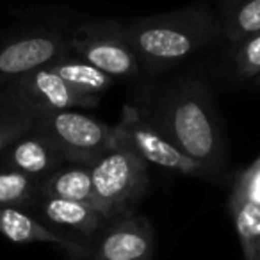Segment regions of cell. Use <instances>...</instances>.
I'll return each mask as SVG.
<instances>
[{
	"label": "cell",
	"instance_id": "6da1fadb",
	"mask_svg": "<svg viewBox=\"0 0 260 260\" xmlns=\"http://www.w3.org/2000/svg\"><path fill=\"white\" fill-rule=\"evenodd\" d=\"M121 32L141 61L175 64L223 36V27L207 4H192L162 15L119 22Z\"/></svg>",
	"mask_w": 260,
	"mask_h": 260
},
{
	"label": "cell",
	"instance_id": "7a4b0ae2",
	"mask_svg": "<svg viewBox=\"0 0 260 260\" xmlns=\"http://www.w3.org/2000/svg\"><path fill=\"white\" fill-rule=\"evenodd\" d=\"M166 138L185 155L210 170L219 162L221 141L205 87L187 82L171 96L162 112Z\"/></svg>",
	"mask_w": 260,
	"mask_h": 260
},
{
	"label": "cell",
	"instance_id": "3957f363",
	"mask_svg": "<svg viewBox=\"0 0 260 260\" xmlns=\"http://www.w3.org/2000/svg\"><path fill=\"white\" fill-rule=\"evenodd\" d=\"M98 210L107 221L134 214L148 189V162L123 145L89 166Z\"/></svg>",
	"mask_w": 260,
	"mask_h": 260
},
{
	"label": "cell",
	"instance_id": "277c9868",
	"mask_svg": "<svg viewBox=\"0 0 260 260\" xmlns=\"http://www.w3.org/2000/svg\"><path fill=\"white\" fill-rule=\"evenodd\" d=\"M32 130L61 152L66 162L91 166L119 145L112 125L79 111H55L34 116Z\"/></svg>",
	"mask_w": 260,
	"mask_h": 260
},
{
	"label": "cell",
	"instance_id": "5b68a950",
	"mask_svg": "<svg viewBox=\"0 0 260 260\" xmlns=\"http://www.w3.org/2000/svg\"><path fill=\"white\" fill-rule=\"evenodd\" d=\"M70 52L100 68L112 79L134 77L139 72V55L121 32L119 22L84 23L68 36Z\"/></svg>",
	"mask_w": 260,
	"mask_h": 260
},
{
	"label": "cell",
	"instance_id": "8992f818",
	"mask_svg": "<svg viewBox=\"0 0 260 260\" xmlns=\"http://www.w3.org/2000/svg\"><path fill=\"white\" fill-rule=\"evenodd\" d=\"M16 109L30 114H45L55 111H79L96 107L100 96L87 94L70 86L48 66L23 73L8 80Z\"/></svg>",
	"mask_w": 260,
	"mask_h": 260
},
{
	"label": "cell",
	"instance_id": "52a82bcc",
	"mask_svg": "<svg viewBox=\"0 0 260 260\" xmlns=\"http://www.w3.org/2000/svg\"><path fill=\"white\" fill-rule=\"evenodd\" d=\"M114 128L119 145L136 152L148 164H155L164 170L178 171L184 175H203L209 171L203 164L177 148L162 132L145 121L132 105L123 107L119 121L114 125Z\"/></svg>",
	"mask_w": 260,
	"mask_h": 260
},
{
	"label": "cell",
	"instance_id": "ba28073f",
	"mask_svg": "<svg viewBox=\"0 0 260 260\" xmlns=\"http://www.w3.org/2000/svg\"><path fill=\"white\" fill-rule=\"evenodd\" d=\"M155 234L146 217L130 216L109 221L94 246H89L87 260H152Z\"/></svg>",
	"mask_w": 260,
	"mask_h": 260
},
{
	"label": "cell",
	"instance_id": "9c48e42d",
	"mask_svg": "<svg viewBox=\"0 0 260 260\" xmlns=\"http://www.w3.org/2000/svg\"><path fill=\"white\" fill-rule=\"evenodd\" d=\"M68 52V36L64 34L38 32L16 38L0 47V82L45 68Z\"/></svg>",
	"mask_w": 260,
	"mask_h": 260
},
{
	"label": "cell",
	"instance_id": "30bf717a",
	"mask_svg": "<svg viewBox=\"0 0 260 260\" xmlns=\"http://www.w3.org/2000/svg\"><path fill=\"white\" fill-rule=\"evenodd\" d=\"M0 234L18 244H27V242L54 244L79 260H87L89 256V246H84L66 235H61L59 232L50 230L45 224H41L34 216L27 214L23 209H16V207L0 209Z\"/></svg>",
	"mask_w": 260,
	"mask_h": 260
},
{
	"label": "cell",
	"instance_id": "8fae6325",
	"mask_svg": "<svg viewBox=\"0 0 260 260\" xmlns=\"http://www.w3.org/2000/svg\"><path fill=\"white\" fill-rule=\"evenodd\" d=\"M64 164L68 162L61 155V152L34 130L16 139L4 152V159H2L4 170H15L36 178L47 177Z\"/></svg>",
	"mask_w": 260,
	"mask_h": 260
},
{
	"label": "cell",
	"instance_id": "7c38bea8",
	"mask_svg": "<svg viewBox=\"0 0 260 260\" xmlns=\"http://www.w3.org/2000/svg\"><path fill=\"white\" fill-rule=\"evenodd\" d=\"M32 209L50 223L75 230L82 235H94L109 223L98 209L73 200L38 196Z\"/></svg>",
	"mask_w": 260,
	"mask_h": 260
},
{
	"label": "cell",
	"instance_id": "4fadbf2b",
	"mask_svg": "<svg viewBox=\"0 0 260 260\" xmlns=\"http://www.w3.org/2000/svg\"><path fill=\"white\" fill-rule=\"evenodd\" d=\"M38 194L82 202L98 209L89 166H77L75 164V166L66 168L64 164L47 177L38 178Z\"/></svg>",
	"mask_w": 260,
	"mask_h": 260
},
{
	"label": "cell",
	"instance_id": "5bb4252c",
	"mask_svg": "<svg viewBox=\"0 0 260 260\" xmlns=\"http://www.w3.org/2000/svg\"><path fill=\"white\" fill-rule=\"evenodd\" d=\"M48 68L54 70L59 77H62L70 86L87 94L102 96L112 84L111 75L102 72L100 68L93 66L91 62L84 61L82 57L75 55L73 52H68L62 57L55 59L52 64H48Z\"/></svg>",
	"mask_w": 260,
	"mask_h": 260
},
{
	"label": "cell",
	"instance_id": "9a60e30c",
	"mask_svg": "<svg viewBox=\"0 0 260 260\" xmlns=\"http://www.w3.org/2000/svg\"><path fill=\"white\" fill-rule=\"evenodd\" d=\"M230 210L241 241L244 260H256L260 253V205L232 192Z\"/></svg>",
	"mask_w": 260,
	"mask_h": 260
},
{
	"label": "cell",
	"instance_id": "2e32d148",
	"mask_svg": "<svg viewBox=\"0 0 260 260\" xmlns=\"http://www.w3.org/2000/svg\"><path fill=\"white\" fill-rule=\"evenodd\" d=\"M38 178L15 170L0 171V209H32L38 200Z\"/></svg>",
	"mask_w": 260,
	"mask_h": 260
},
{
	"label": "cell",
	"instance_id": "e0dca14e",
	"mask_svg": "<svg viewBox=\"0 0 260 260\" xmlns=\"http://www.w3.org/2000/svg\"><path fill=\"white\" fill-rule=\"evenodd\" d=\"M221 27L223 36L234 43L260 32V0H237L224 15Z\"/></svg>",
	"mask_w": 260,
	"mask_h": 260
},
{
	"label": "cell",
	"instance_id": "ac0fdd59",
	"mask_svg": "<svg viewBox=\"0 0 260 260\" xmlns=\"http://www.w3.org/2000/svg\"><path fill=\"white\" fill-rule=\"evenodd\" d=\"M235 70L242 79L260 75V32L251 34L237 43L235 50Z\"/></svg>",
	"mask_w": 260,
	"mask_h": 260
},
{
	"label": "cell",
	"instance_id": "d6986e66",
	"mask_svg": "<svg viewBox=\"0 0 260 260\" xmlns=\"http://www.w3.org/2000/svg\"><path fill=\"white\" fill-rule=\"evenodd\" d=\"M34 125V114L16 109V112L0 118V153H4L16 139L30 132Z\"/></svg>",
	"mask_w": 260,
	"mask_h": 260
},
{
	"label": "cell",
	"instance_id": "ffe728a7",
	"mask_svg": "<svg viewBox=\"0 0 260 260\" xmlns=\"http://www.w3.org/2000/svg\"><path fill=\"white\" fill-rule=\"evenodd\" d=\"M234 192L260 205V159L246 171L234 187Z\"/></svg>",
	"mask_w": 260,
	"mask_h": 260
},
{
	"label": "cell",
	"instance_id": "44dd1931",
	"mask_svg": "<svg viewBox=\"0 0 260 260\" xmlns=\"http://www.w3.org/2000/svg\"><path fill=\"white\" fill-rule=\"evenodd\" d=\"M256 260H260V253H258V258H256Z\"/></svg>",
	"mask_w": 260,
	"mask_h": 260
},
{
	"label": "cell",
	"instance_id": "7402d4cb",
	"mask_svg": "<svg viewBox=\"0 0 260 260\" xmlns=\"http://www.w3.org/2000/svg\"><path fill=\"white\" fill-rule=\"evenodd\" d=\"M258 82H260V75H258Z\"/></svg>",
	"mask_w": 260,
	"mask_h": 260
}]
</instances>
